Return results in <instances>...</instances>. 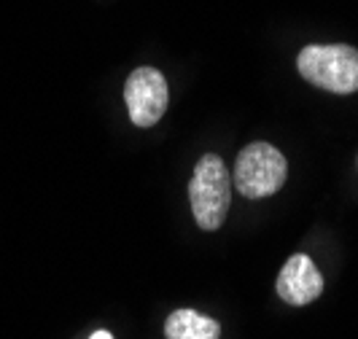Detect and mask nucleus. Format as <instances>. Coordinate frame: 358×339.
Returning <instances> with one entry per match:
<instances>
[{"mask_svg": "<svg viewBox=\"0 0 358 339\" xmlns=\"http://www.w3.org/2000/svg\"><path fill=\"white\" fill-rule=\"evenodd\" d=\"M302 78L334 94L358 92V49L348 43H310L296 57Z\"/></svg>", "mask_w": 358, "mask_h": 339, "instance_id": "1", "label": "nucleus"}, {"mask_svg": "<svg viewBox=\"0 0 358 339\" xmlns=\"http://www.w3.org/2000/svg\"><path fill=\"white\" fill-rule=\"evenodd\" d=\"M189 202H192L199 229L213 232L224 224L229 205H232V175L221 157L205 154L197 161L192 183H189Z\"/></svg>", "mask_w": 358, "mask_h": 339, "instance_id": "2", "label": "nucleus"}, {"mask_svg": "<svg viewBox=\"0 0 358 339\" xmlns=\"http://www.w3.org/2000/svg\"><path fill=\"white\" fill-rule=\"evenodd\" d=\"M286 157L269 143H251L240 151L234 161V186L248 199H264L280 192L286 183Z\"/></svg>", "mask_w": 358, "mask_h": 339, "instance_id": "3", "label": "nucleus"}, {"mask_svg": "<svg viewBox=\"0 0 358 339\" xmlns=\"http://www.w3.org/2000/svg\"><path fill=\"white\" fill-rule=\"evenodd\" d=\"M124 100L132 124L154 127L167 110V81L157 68H135L124 84Z\"/></svg>", "mask_w": 358, "mask_h": 339, "instance_id": "4", "label": "nucleus"}, {"mask_svg": "<svg viewBox=\"0 0 358 339\" xmlns=\"http://www.w3.org/2000/svg\"><path fill=\"white\" fill-rule=\"evenodd\" d=\"M275 288H278V296L286 304L305 307V304L315 302L321 296L323 277L310 256L294 253L286 264H283V269H280Z\"/></svg>", "mask_w": 358, "mask_h": 339, "instance_id": "5", "label": "nucleus"}, {"mask_svg": "<svg viewBox=\"0 0 358 339\" xmlns=\"http://www.w3.org/2000/svg\"><path fill=\"white\" fill-rule=\"evenodd\" d=\"M164 337L167 339H218L221 337V326L218 321L199 315L197 310H176L170 312V318L164 321Z\"/></svg>", "mask_w": 358, "mask_h": 339, "instance_id": "6", "label": "nucleus"}, {"mask_svg": "<svg viewBox=\"0 0 358 339\" xmlns=\"http://www.w3.org/2000/svg\"><path fill=\"white\" fill-rule=\"evenodd\" d=\"M90 339H113V337H110L108 331H94V334H92Z\"/></svg>", "mask_w": 358, "mask_h": 339, "instance_id": "7", "label": "nucleus"}]
</instances>
